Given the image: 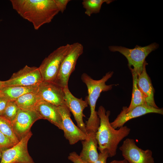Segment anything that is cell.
Wrapping results in <instances>:
<instances>
[{
	"instance_id": "cell-1",
	"label": "cell",
	"mask_w": 163,
	"mask_h": 163,
	"mask_svg": "<svg viewBox=\"0 0 163 163\" xmlns=\"http://www.w3.org/2000/svg\"><path fill=\"white\" fill-rule=\"evenodd\" d=\"M13 9L35 30L50 22L59 12L54 0H11Z\"/></svg>"
},
{
	"instance_id": "cell-2",
	"label": "cell",
	"mask_w": 163,
	"mask_h": 163,
	"mask_svg": "<svg viewBox=\"0 0 163 163\" xmlns=\"http://www.w3.org/2000/svg\"><path fill=\"white\" fill-rule=\"evenodd\" d=\"M97 113L100 119V125L96 133L98 149L100 152L107 150L109 157H112L116 155L119 144L129 135L130 129L126 126L117 130L113 128L109 121L110 112L106 111L102 106L99 107Z\"/></svg>"
},
{
	"instance_id": "cell-3",
	"label": "cell",
	"mask_w": 163,
	"mask_h": 163,
	"mask_svg": "<svg viewBox=\"0 0 163 163\" xmlns=\"http://www.w3.org/2000/svg\"><path fill=\"white\" fill-rule=\"evenodd\" d=\"M113 73V71L108 72L99 80L93 79L85 73H83L81 75V79L87 88L88 95L86 97L85 100L89 105L91 112L90 117L85 124L87 134L92 132H96L99 126L100 119L95 110L96 102L102 92L107 91L112 89L114 85H107L106 82L112 76Z\"/></svg>"
},
{
	"instance_id": "cell-4",
	"label": "cell",
	"mask_w": 163,
	"mask_h": 163,
	"mask_svg": "<svg viewBox=\"0 0 163 163\" xmlns=\"http://www.w3.org/2000/svg\"><path fill=\"white\" fill-rule=\"evenodd\" d=\"M158 46L157 43H153L144 46L136 45L133 49L114 46H109L108 48L111 51L118 52L124 56L127 60L129 68H133L138 75L142 71L146 57Z\"/></svg>"
},
{
	"instance_id": "cell-5",
	"label": "cell",
	"mask_w": 163,
	"mask_h": 163,
	"mask_svg": "<svg viewBox=\"0 0 163 163\" xmlns=\"http://www.w3.org/2000/svg\"><path fill=\"white\" fill-rule=\"evenodd\" d=\"M72 46L68 44L60 46L43 59L38 67L43 81L55 82L62 63Z\"/></svg>"
},
{
	"instance_id": "cell-6",
	"label": "cell",
	"mask_w": 163,
	"mask_h": 163,
	"mask_svg": "<svg viewBox=\"0 0 163 163\" xmlns=\"http://www.w3.org/2000/svg\"><path fill=\"white\" fill-rule=\"evenodd\" d=\"M72 44L70 50L62 63L54 82L63 88L68 87L70 75L75 70L78 58L83 52V46L81 43L76 42Z\"/></svg>"
},
{
	"instance_id": "cell-7",
	"label": "cell",
	"mask_w": 163,
	"mask_h": 163,
	"mask_svg": "<svg viewBox=\"0 0 163 163\" xmlns=\"http://www.w3.org/2000/svg\"><path fill=\"white\" fill-rule=\"evenodd\" d=\"M32 135L30 131L12 147L2 151L0 163H35L27 149L28 142Z\"/></svg>"
},
{
	"instance_id": "cell-8",
	"label": "cell",
	"mask_w": 163,
	"mask_h": 163,
	"mask_svg": "<svg viewBox=\"0 0 163 163\" xmlns=\"http://www.w3.org/2000/svg\"><path fill=\"white\" fill-rule=\"evenodd\" d=\"M122 155L129 163H154L152 151L144 150L136 145L133 139L127 138L119 148Z\"/></svg>"
},
{
	"instance_id": "cell-9",
	"label": "cell",
	"mask_w": 163,
	"mask_h": 163,
	"mask_svg": "<svg viewBox=\"0 0 163 163\" xmlns=\"http://www.w3.org/2000/svg\"><path fill=\"white\" fill-rule=\"evenodd\" d=\"M42 81V77L38 67L26 65L14 73L9 79L5 81L4 85L5 87L29 86L38 85Z\"/></svg>"
},
{
	"instance_id": "cell-10",
	"label": "cell",
	"mask_w": 163,
	"mask_h": 163,
	"mask_svg": "<svg viewBox=\"0 0 163 163\" xmlns=\"http://www.w3.org/2000/svg\"><path fill=\"white\" fill-rule=\"evenodd\" d=\"M64 88L54 82L43 81L38 85L36 92L42 100L62 106H66Z\"/></svg>"
},
{
	"instance_id": "cell-11",
	"label": "cell",
	"mask_w": 163,
	"mask_h": 163,
	"mask_svg": "<svg viewBox=\"0 0 163 163\" xmlns=\"http://www.w3.org/2000/svg\"><path fill=\"white\" fill-rule=\"evenodd\" d=\"M62 120V130L64 136L70 145L75 144L79 141L88 138V135L76 126L71 118L70 111L66 106L58 107Z\"/></svg>"
},
{
	"instance_id": "cell-12",
	"label": "cell",
	"mask_w": 163,
	"mask_h": 163,
	"mask_svg": "<svg viewBox=\"0 0 163 163\" xmlns=\"http://www.w3.org/2000/svg\"><path fill=\"white\" fill-rule=\"evenodd\" d=\"M41 119L34 110L20 109L17 116L11 123L14 132L20 140L30 131L34 123Z\"/></svg>"
},
{
	"instance_id": "cell-13",
	"label": "cell",
	"mask_w": 163,
	"mask_h": 163,
	"mask_svg": "<svg viewBox=\"0 0 163 163\" xmlns=\"http://www.w3.org/2000/svg\"><path fill=\"white\" fill-rule=\"evenodd\" d=\"M64 91L65 105L72 113L78 127L86 134L85 124L83 120V117L85 116L83 112L88 106L87 101L83 100L82 98L75 97L70 92L68 87L64 88Z\"/></svg>"
},
{
	"instance_id": "cell-14",
	"label": "cell",
	"mask_w": 163,
	"mask_h": 163,
	"mask_svg": "<svg viewBox=\"0 0 163 163\" xmlns=\"http://www.w3.org/2000/svg\"><path fill=\"white\" fill-rule=\"evenodd\" d=\"M126 106L123 107L122 109L117 118L112 122L110 123L111 126L114 129L124 126V124L129 120L146 114L155 113L163 115L162 108H156L147 104L137 106L130 111L126 113Z\"/></svg>"
},
{
	"instance_id": "cell-15",
	"label": "cell",
	"mask_w": 163,
	"mask_h": 163,
	"mask_svg": "<svg viewBox=\"0 0 163 163\" xmlns=\"http://www.w3.org/2000/svg\"><path fill=\"white\" fill-rule=\"evenodd\" d=\"M34 110L41 119L46 120L62 130V120L58 107L41 100L37 105Z\"/></svg>"
},
{
	"instance_id": "cell-16",
	"label": "cell",
	"mask_w": 163,
	"mask_h": 163,
	"mask_svg": "<svg viewBox=\"0 0 163 163\" xmlns=\"http://www.w3.org/2000/svg\"><path fill=\"white\" fill-rule=\"evenodd\" d=\"M147 64V63L145 61L144 63L142 72L138 75V87L143 94L146 104L155 108H159L155 101V90L150 78L146 72L145 66Z\"/></svg>"
},
{
	"instance_id": "cell-17",
	"label": "cell",
	"mask_w": 163,
	"mask_h": 163,
	"mask_svg": "<svg viewBox=\"0 0 163 163\" xmlns=\"http://www.w3.org/2000/svg\"><path fill=\"white\" fill-rule=\"evenodd\" d=\"M96 133L92 132L88 134V138L82 141V149L79 156L87 163H92L98 158V142Z\"/></svg>"
},
{
	"instance_id": "cell-18",
	"label": "cell",
	"mask_w": 163,
	"mask_h": 163,
	"mask_svg": "<svg viewBox=\"0 0 163 163\" xmlns=\"http://www.w3.org/2000/svg\"><path fill=\"white\" fill-rule=\"evenodd\" d=\"M38 85L29 86H5L0 89V92L2 96L6 98L9 101H15L25 94L29 92H36Z\"/></svg>"
},
{
	"instance_id": "cell-19",
	"label": "cell",
	"mask_w": 163,
	"mask_h": 163,
	"mask_svg": "<svg viewBox=\"0 0 163 163\" xmlns=\"http://www.w3.org/2000/svg\"><path fill=\"white\" fill-rule=\"evenodd\" d=\"M132 73L133 80L132 97L130 104L128 107H126L125 112L127 113L135 107L146 104L143 94L139 89L137 81L138 75L135 71L132 68H129Z\"/></svg>"
},
{
	"instance_id": "cell-20",
	"label": "cell",
	"mask_w": 163,
	"mask_h": 163,
	"mask_svg": "<svg viewBox=\"0 0 163 163\" xmlns=\"http://www.w3.org/2000/svg\"><path fill=\"white\" fill-rule=\"evenodd\" d=\"M42 100L36 92H29L25 94L15 101L21 110H34L38 104Z\"/></svg>"
},
{
	"instance_id": "cell-21",
	"label": "cell",
	"mask_w": 163,
	"mask_h": 163,
	"mask_svg": "<svg viewBox=\"0 0 163 163\" xmlns=\"http://www.w3.org/2000/svg\"><path fill=\"white\" fill-rule=\"evenodd\" d=\"M113 1L112 0H84L82 3L85 9V14L90 16L93 14L99 12L102 5L104 3L109 4Z\"/></svg>"
},
{
	"instance_id": "cell-22",
	"label": "cell",
	"mask_w": 163,
	"mask_h": 163,
	"mask_svg": "<svg viewBox=\"0 0 163 163\" xmlns=\"http://www.w3.org/2000/svg\"><path fill=\"white\" fill-rule=\"evenodd\" d=\"M0 131L15 144L20 140L14 131L11 123L1 116H0Z\"/></svg>"
},
{
	"instance_id": "cell-23",
	"label": "cell",
	"mask_w": 163,
	"mask_h": 163,
	"mask_svg": "<svg viewBox=\"0 0 163 163\" xmlns=\"http://www.w3.org/2000/svg\"><path fill=\"white\" fill-rule=\"evenodd\" d=\"M20 109L15 101H9L1 116L11 123L16 118Z\"/></svg>"
},
{
	"instance_id": "cell-24",
	"label": "cell",
	"mask_w": 163,
	"mask_h": 163,
	"mask_svg": "<svg viewBox=\"0 0 163 163\" xmlns=\"http://www.w3.org/2000/svg\"><path fill=\"white\" fill-rule=\"evenodd\" d=\"M15 144L0 131V150L2 151L12 147Z\"/></svg>"
},
{
	"instance_id": "cell-25",
	"label": "cell",
	"mask_w": 163,
	"mask_h": 163,
	"mask_svg": "<svg viewBox=\"0 0 163 163\" xmlns=\"http://www.w3.org/2000/svg\"><path fill=\"white\" fill-rule=\"evenodd\" d=\"M70 0H54L56 5L59 11L63 13L66 9Z\"/></svg>"
},
{
	"instance_id": "cell-26",
	"label": "cell",
	"mask_w": 163,
	"mask_h": 163,
	"mask_svg": "<svg viewBox=\"0 0 163 163\" xmlns=\"http://www.w3.org/2000/svg\"><path fill=\"white\" fill-rule=\"evenodd\" d=\"M68 158L73 163H87L81 159L79 155L75 152L70 153Z\"/></svg>"
},
{
	"instance_id": "cell-27",
	"label": "cell",
	"mask_w": 163,
	"mask_h": 163,
	"mask_svg": "<svg viewBox=\"0 0 163 163\" xmlns=\"http://www.w3.org/2000/svg\"><path fill=\"white\" fill-rule=\"evenodd\" d=\"M109 157L108 153L107 150H105L99 154L97 160L92 163H107V158Z\"/></svg>"
},
{
	"instance_id": "cell-28",
	"label": "cell",
	"mask_w": 163,
	"mask_h": 163,
	"mask_svg": "<svg viewBox=\"0 0 163 163\" xmlns=\"http://www.w3.org/2000/svg\"><path fill=\"white\" fill-rule=\"evenodd\" d=\"M9 101L5 97H0V116L2 114Z\"/></svg>"
},
{
	"instance_id": "cell-29",
	"label": "cell",
	"mask_w": 163,
	"mask_h": 163,
	"mask_svg": "<svg viewBox=\"0 0 163 163\" xmlns=\"http://www.w3.org/2000/svg\"><path fill=\"white\" fill-rule=\"evenodd\" d=\"M110 163H129V162L126 160L124 159L120 160H114Z\"/></svg>"
},
{
	"instance_id": "cell-30",
	"label": "cell",
	"mask_w": 163,
	"mask_h": 163,
	"mask_svg": "<svg viewBox=\"0 0 163 163\" xmlns=\"http://www.w3.org/2000/svg\"><path fill=\"white\" fill-rule=\"evenodd\" d=\"M4 87V81L0 80V89Z\"/></svg>"
},
{
	"instance_id": "cell-31",
	"label": "cell",
	"mask_w": 163,
	"mask_h": 163,
	"mask_svg": "<svg viewBox=\"0 0 163 163\" xmlns=\"http://www.w3.org/2000/svg\"><path fill=\"white\" fill-rule=\"evenodd\" d=\"M2 152V151L1 150H0V161L1 158Z\"/></svg>"
},
{
	"instance_id": "cell-32",
	"label": "cell",
	"mask_w": 163,
	"mask_h": 163,
	"mask_svg": "<svg viewBox=\"0 0 163 163\" xmlns=\"http://www.w3.org/2000/svg\"><path fill=\"white\" fill-rule=\"evenodd\" d=\"M2 96L1 92H0V97H1V96Z\"/></svg>"
}]
</instances>
